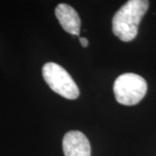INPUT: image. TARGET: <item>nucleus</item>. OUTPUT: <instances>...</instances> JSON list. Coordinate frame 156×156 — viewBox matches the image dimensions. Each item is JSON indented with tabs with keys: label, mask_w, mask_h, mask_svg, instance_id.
Listing matches in <instances>:
<instances>
[{
	"label": "nucleus",
	"mask_w": 156,
	"mask_h": 156,
	"mask_svg": "<svg viewBox=\"0 0 156 156\" xmlns=\"http://www.w3.org/2000/svg\"><path fill=\"white\" fill-rule=\"evenodd\" d=\"M147 0H130L113 17V33L123 42L134 40L138 33L140 22L148 9Z\"/></svg>",
	"instance_id": "nucleus-1"
},
{
	"label": "nucleus",
	"mask_w": 156,
	"mask_h": 156,
	"mask_svg": "<svg viewBox=\"0 0 156 156\" xmlns=\"http://www.w3.org/2000/svg\"><path fill=\"white\" fill-rule=\"evenodd\" d=\"M147 84L144 78L134 73H125L118 76L114 83L116 101L126 106L139 103L145 96Z\"/></svg>",
	"instance_id": "nucleus-2"
},
{
	"label": "nucleus",
	"mask_w": 156,
	"mask_h": 156,
	"mask_svg": "<svg viewBox=\"0 0 156 156\" xmlns=\"http://www.w3.org/2000/svg\"><path fill=\"white\" fill-rule=\"evenodd\" d=\"M43 76L46 83L56 94L69 100L79 96V89L71 76L55 62H47L43 67Z\"/></svg>",
	"instance_id": "nucleus-3"
},
{
	"label": "nucleus",
	"mask_w": 156,
	"mask_h": 156,
	"mask_svg": "<svg viewBox=\"0 0 156 156\" xmlns=\"http://www.w3.org/2000/svg\"><path fill=\"white\" fill-rule=\"evenodd\" d=\"M62 149L65 156H91L89 140L80 131H69L64 135Z\"/></svg>",
	"instance_id": "nucleus-4"
},
{
	"label": "nucleus",
	"mask_w": 156,
	"mask_h": 156,
	"mask_svg": "<svg viewBox=\"0 0 156 156\" xmlns=\"http://www.w3.org/2000/svg\"><path fill=\"white\" fill-rule=\"evenodd\" d=\"M55 14L66 32L75 36L80 34L81 19L77 12L71 6L66 4H59L56 6Z\"/></svg>",
	"instance_id": "nucleus-5"
},
{
	"label": "nucleus",
	"mask_w": 156,
	"mask_h": 156,
	"mask_svg": "<svg viewBox=\"0 0 156 156\" xmlns=\"http://www.w3.org/2000/svg\"><path fill=\"white\" fill-rule=\"evenodd\" d=\"M80 43H81V44L83 45V47H87L88 44H89L88 39L85 38V37H80Z\"/></svg>",
	"instance_id": "nucleus-6"
}]
</instances>
